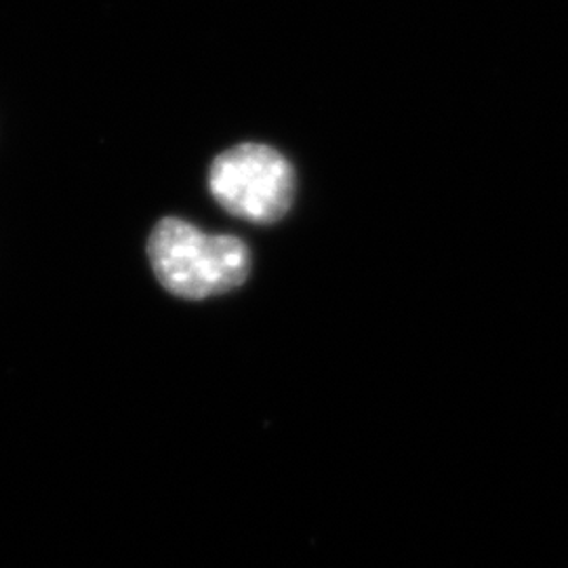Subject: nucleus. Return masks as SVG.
Returning <instances> with one entry per match:
<instances>
[{
    "mask_svg": "<svg viewBox=\"0 0 568 568\" xmlns=\"http://www.w3.org/2000/svg\"><path fill=\"white\" fill-rule=\"evenodd\" d=\"M148 255L159 283L182 300L230 293L251 272V253L241 239L213 236L178 217H164L152 230Z\"/></svg>",
    "mask_w": 568,
    "mask_h": 568,
    "instance_id": "obj_1",
    "label": "nucleus"
},
{
    "mask_svg": "<svg viewBox=\"0 0 568 568\" xmlns=\"http://www.w3.org/2000/svg\"><path fill=\"white\" fill-rule=\"evenodd\" d=\"M209 190L230 215L274 224L288 213L295 199V171L278 150L243 143L213 161Z\"/></svg>",
    "mask_w": 568,
    "mask_h": 568,
    "instance_id": "obj_2",
    "label": "nucleus"
}]
</instances>
